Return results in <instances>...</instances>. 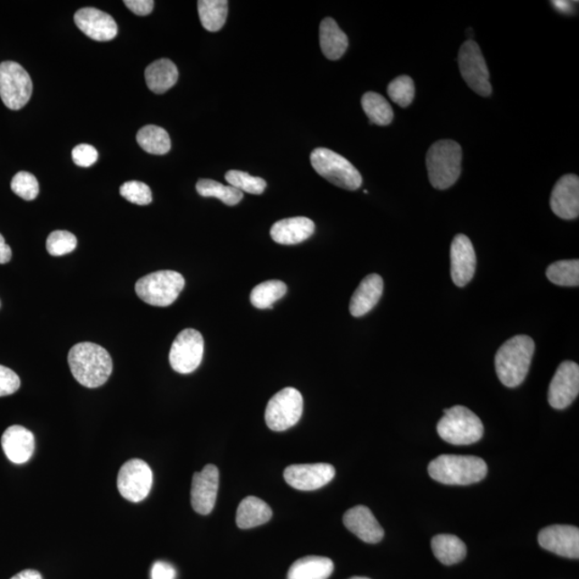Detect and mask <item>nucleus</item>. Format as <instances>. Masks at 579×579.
<instances>
[{"label": "nucleus", "instance_id": "obj_43", "mask_svg": "<svg viewBox=\"0 0 579 579\" xmlns=\"http://www.w3.org/2000/svg\"><path fill=\"white\" fill-rule=\"evenodd\" d=\"M126 7L137 15H148L152 13L155 3L153 0H126Z\"/></svg>", "mask_w": 579, "mask_h": 579}, {"label": "nucleus", "instance_id": "obj_13", "mask_svg": "<svg viewBox=\"0 0 579 579\" xmlns=\"http://www.w3.org/2000/svg\"><path fill=\"white\" fill-rule=\"evenodd\" d=\"M579 393V366L566 361L557 370L548 389V403L554 409H566Z\"/></svg>", "mask_w": 579, "mask_h": 579}, {"label": "nucleus", "instance_id": "obj_37", "mask_svg": "<svg viewBox=\"0 0 579 579\" xmlns=\"http://www.w3.org/2000/svg\"><path fill=\"white\" fill-rule=\"evenodd\" d=\"M77 239L68 231H54L47 239L48 253L53 257L68 254L76 248Z\"/></svg>", "mask_w": 579, "mask_h": 579}, {"label": "nucleus", "instance_id": "obj_47", "mask_svg": "<svg viewBox=\"0 0 579 579\" xmlns=\"http://www.w3.org/2000/svg\"><path fill=\"white\" fill-rule=\"evenodd\" d=\"M350 579H370V578H367V577H352V578H350Z\"/></svg>", "mask_w": 579, "mask_h": 579}, {"label": "nucleus", "instance_id": "obj_45", "mask_svg": "<svg viewBox=\"0 0 579 579\" xmlns=\"http://www.w3.org/2000/svg\"><path fill=\"white\" fill-rule=\"evenodd\" d=\"M10 579H42L40 573L35 570H25Z\"/></svg>", "mask_w": 579, "mask_h": 579}, {"label": "nucleus", "instance_id": "obj_8", "mask_svg": "<svg viewBox=\"0 0 579 579\" xmlns=\"http://www.w3.org/2000/svg\"><path fill=\"white\" fill-rule=\"evenodd\" d=\"M302 394L293 387H286L272 396L267 404L265 421L270 430L283 432L297 425L303 414Z\"/></svg>", "mask_w": 579, "mask_h": 579}, {"label": "nucleus", "instance_id": "obj_9", "mask_svg": "<svg viewBox=\"0 0 579 579\" xmlns=\"http://www.w3.org/2000/svg\"><path fill=\"white\" fill-rule=\"evenodd\" d=\"M32 82L29 72L14 61L0 64V98L10 110L18 111L29 103Z\"/></svg>", "mask_w": 579, "mask_h": 579}, {"label": "nucleus", "instance_id": "obj_46", "mask_svg": "<svg viewBox=\"0 0 579 579\" xmlns=\"http://www.w3.org/2000/svg\"><path fill=\"white\" fill-rule=\"evenodd\" d=\"M554 7L560 11L561 13H570L573 10V3L571 2H551Z\"/></svg>", "mask_w": 579, "mask_h": 579}, {"label": "nucleus", "instance_id": "obj_1", "mask_svg": "<svg viewBox=\"0 0 579 579\" xmlns=\"http://www.w3.org/2000/svg\"><path fill=\"white\" fill-rule=\"evenodd\" d=\"M68 363L76 380L89 388L103 386L113 371V361L108 351L93 343H81L72 347Z\"/></svg>", "mask_w": 579, "mask_h": 579}, {"label": "nucleus", "instance_id": "obj_2", "mask_svg": "<svg viewBox=\"0 0 579 579\" xmlns=\"http://www.w3.org/2000/svg\"><path fill=\"white\" fill-rule=\"evenodd\" d=\"M533 339L517 335L505 342L495 354L494 365L499 380L503 386L516 387L525 380L534 354Z\"/></svg>", "mask_w": 579, "mask_h": 579}, {"label": "nucleus", "instance_id": "obj_32", "mask_svg": "<svg viewBox=\"0 0 579 579\" xmlns=\"http://www.w3.org/2000/svg\"><path fill=\"white\" fill-rule=\"evenodd\" d=\"M288 288L281 281H267L254 287L250 294V302L258 309L272 308L278 299L285 297Z\"/></svg>", "mask_w": 579, "mask_h": 579}, {"label": "nucleus", "instance_id": "obj_11", "mask_svg": "<svg viewBox=\"0 0 579 579\" xmlns=\"http://www.w3.org/2000/svg\"><path fill=\"white\" fill-rule=\"evenodd\" d=\"M204 354V339L201 333L187 328L178 334L170 350L172 369L178 374H192L201 365Z\"/></svg>", "mask_w": 579, "mask_h": 579}, {"label": "nucleus", "instance_id": "obj_39", "mask_svg": "<svg viewBox=\"0 0 579 579\" xmlns=\"http://www.w3.org/2000/svg\"><path fill=\"white\" fill-rule=\"evenodd\" d=\"M120 192L127 201L138 205H148L153 201V194L150 188L142 182H127L122 183Z\"/></svg>", "mask_w": 579, "mask_h": 579}, {"label": "nucleus", "instance_id": "obj_3", "mask_svg": "<svg viewBox=\"0 0 579 579\" xmlns=\"http://www.w3.org/2000/svg\"><path fill=\"white\" fill-rule=\"evenodd\" d=\"M487 465L480 458L463 455H441L428 466L434 481L447 485H471L487 475Z\"/></svg>", "mask_w": 579, "mask_h": 579}, {"label": "nucleus", "instance_id": "obj_23", "mask_svg": "<svg viewBox=\"0 0 579 579\" xmlns=\"http://www.w3.org/2000/svg\"><path fill=\"white\" fill-rule=\"evenodd\" d=\"M316 230L314 221L306 217H294L277 221L271 229L272 241L281 245H297L307 241Z\"/></svg>", "mask_w": 579, "mask_h": 579}, {"label": "nucleus", "instance_id": "obj_42", "mask_svg": "<svg viewBox=\"0 0 579 579\" xmlns=\"http://www.w3.org/2000/svg\"><path fill=\"white\" fill-rule=\"evenodd\" d=\"M150 575H152V579H175L176 571L166 562L158 561L154 564Z\"/></svg>", "mask_w": 579, "mask_h": 579}, {"label": "nucleus", "instance_id": "obj_20", "mask_svg": "<svg viewBox=\"0 0 579 579\" xmlns=\"http://www.w3.org/2000/svg\"><path fill=\"white\" fill-rule=\"evenodd\" d=\"M348 530L366 543L376 544L384 537L383 528L372 512L364 505H356L343 515Z\"/></svg>", "mask_w": 579, "mask_h": 579}, {"label": "nucleus", "instance_id": "obj_6", "mask_svg": "<svg viewBox=\"0 0 579 579\" xmlns=\"http://www.w3.org/2000/svg\"><path fill=\"white\" fill-rule=\"evenodd\" d=\"M313 168L323 178L346 191H358L363 178L358 169L342 155L327 148H316L310 155Z\"/></svg>", "mask_w": 579, "mask_h": 579}, {"label": "nucleus", "instance_id": "obj_17", "mask_svg": "<svg viewBox=\"0 0 579 579\" xmlns=\"http://www.w3.org/2000/svg\"><path fill=\"white\" fill-rule=\"evenodd\" d=\"M541 548L566 558L578 559L579 530L577 527L555 525L544 528L539 533Z\"/></svg>", "mask_w": 579, "mask_h": 579}, {"label": "nucleus", "instance_id": "obj_44", "mask_svg": "<svg viewBox=\"0 0 579 579\" xmlns=\"http://www.w3.org/2000/svg\"><path fill=\"white\" fill-rule=\"evenodd\" d=\"M11 258H13V250L5 244L4 236L0 234V264L8 263Z\"/></svg>", "mask_w": 579, "mask_h": 579}, {"label": "nucleus", "instance_id": "obj_26", "mask_svg": "<svg viewBox=\"0 0 579 579\" xmlns=\"http://www.w3.org/2000/svg\"><path fill=\"white\" fill-rule=\"evenodd\" d=\"M272 511L270 505L254 495L245 498L238 505L236 525L241 529H252L270 521Z\"/></svg>", "mask_w": 579, "mask_h": 579}, {"label": "nucleus", "instance_id": "obj_4", "mask_svg": "<svg viewBox=\"0 0 579 579\" xmlns=\"http://www.w3.org/2000/svg\"><path fill=\"white\" fill-rule=\"evenodd\" d=\"M463 149L458 142L442 140L433 143L426 156L428 177L433 188L445 191L452 187L461 174Z\"/></svg>", "mask_w": 579, "mask_h": 579}, {"label": "nucleus", "instance_id": "obj_30", "mask_svg": "<svg viewBox=\"0 0 579 579\" xmlns=\"http://www.w3.org/2000/svg\"><path fill=\"white\" fill-rule=\"evenodd\" d=\"M137 141L145 152L152 155H165L171 149L169 133L155 125H147L138 130Z\"/></svg>", "mask_w": 579, "mask_h": 579}, {"label": "nucleus", "instance_id": "obj_14", "mask_svg": "<svg viewBox=\"0 0 579 579\" xmlns=\"http://www.w3.org/2000/svg\"><path fill=\"white\" fill-rule=\"evenodd\" d=\"M335 468L330 464L292 465L286 468L283 477L298 491H316L335 477Z\"/></svg>", "mask_w": 579, "mask_h": 579}, {"label": "nucleus", "instance_id": "obj_31", "mask_svg": "<svg viewBox=\"0 0 579 579\" xmlns=\"http://www.w3.org/2000/svg\"><path fill=\"white\" fill-rule=\"evenodd\" d=\"M361 107L370 120V124L387 126L394 119L391 104L387 100L374 92L366 93L361 98Z\"/></svg>", "mask_w": 579, "mask_h": 579}, {"label": "nucleus", "instance_id": "obj_35", "mask_svg": "<svg viewBox=\"0 0 579 579\" xmlns=\"http://www.w3.org/2000/svg\"><path fill=\"white\" fill-rule=\"evenodd\" d=\"M226 181L237 191L250 194H262L266 189L263 178L252 176L246 172L231 170L226 174Z\"/></svg>", "mask_w": 579, "mask_h": 579}, {"label": "nucleus", "instance_id": "obj_5", "mask_svg": "<svg viewBox=\"0 0 579 579\" xmlns=\"http://www.w3.org/2000/svg\"><path fill=\"white\" fill-rule=\"evenodd\" d=\"M437 432L445 442L453 445H470L480 441L484 433L483 423L475 412L464 405L444 410Z\"/></svg>", "mask_w": 579, "mask_h": 579}, {"label": "nucleus", "instance_id": "obj_25", "mask_svg": "<svg viewBox=\"0 0 579 579\" xmlns=\"http://www.w3.org/2000/svg\"><path fill=\"white\" fill-rule=\"evenodd\" d=\"M145 80L150 91L155 94H165L176 85L177 67L170 59L156 60L145 70Z\"/></svg>", "mask_w": 579, "mask_h": 579}, {"label": "nucleus", "instance_id": "obj_21", "mask_svg": "<svg viewBox=\"0 0 579 579\" xmlns=\"http://www.w3.org/2000/svg\"><path fill=\"white\" fill-rule=\"evenodd\" d=\"M4 453L11 463L25 464L35 452V437L27 428L13 425L7 428L2 437Z\"/></svg>", "mask_w": 579, "mask_h": 579}, {"label": "nucleus", "instance_id": "obj_18", "mask_svg": "<svg viewBox=\"0 0 579 579\" xmlns=\"http://www.w3.org/2000/svg\"><path fill=\"white\" fill-rule=\"evenodd\" d=\"M550 208L561 219H576L579 216V178L575 174L562 176L550 197Z\"/></svg>", "mask_w": 579, "mask_h": 579}, {"label": "nucleus", "instance_id": "obj_27", "mask_svg": "<svg viewBox=\"0 0 579 579\" xmlns=\"http://www.w3.org/2000/svg\"><path fill=\"white\" fill-rule=\"evenodd\" d=\"M333 572L334 564L330 558L308 556L294 562L288 572V579H327Z\"/></svg>", "mask_w": 579, "mask_h": 579}, {"label": "nucleus", "instance_id": "obj_7", "mask_svg": "<svg viewBox=\"0 0 579 579\" xmlns=\"http://www.w3.org/2000/svg\"><path fill=\"white\" fill-rule=\"evenodd\" d=\"M185 280L174 271H158L140 278L136 292L143 302L156 307H168L180 297Z\"/></svg>", "mask_w": 579, "mask_h": 579}, {"label": "nucleus", "instance_id": "obj_36", "mask_svg": "<svg viewBox=\"0 0 579 579\" xmlns=\"http://www.w3.org/2000/svg\"><path fill=\"white\" fill-rule=\"evenodd\" d=\"M387 94L399 107H409L414 99V82L408 76H400L389 83Z\"/></svg>", "mask_w": 579, "mask_h": 579}, {"label": "nucleus", "instance_id": "obj_33", "mask_svg": "<svg viewBox=\"0 0 579 579\" xmlns=\"http://www.w3.org/2000/svg\"><path fill=\"white\" fill-rule=\"evenodd\" d=\"M197 192L204 198H217L227 206L237 205L242 201L244 194L232 186H225L213 180H200L197 183Z\"/></svg>", "mask_w": 579, "mask_h": 579}, {"label": "nucleus", "instance_id": "obj_24", "mask_svg": "<svg viewBox=\"0 0 579 579\" xmlns=\"http://www.w3.org/2000/svg\"><path fill=\"white\" fill-rule=\"evenodd\" d=\"M320 46L325 57L337 60L343 57L349 46V39L337 25L335 20L326 18L320 25Z\"/></svg>", "mask_w": 579, "mask_h": 579}, {"label": "nucleus", "instance_id": "obj_12", "mask_svg": "<svg viewBox=\"0 0 579 579\" xmlns=\"http://www.w3.org/2000/svg\"><path fill=\"white\" fill-rule=\"evenodd\" d=\"M153 486V471L141 459L128 460L117 477V487L122 497L130 503H141Z\"/></svg>", "mask_w": 579, "mask_h": 579}, {"label": "nucleus", "instance_id": "obj_38", "mask_svg": "<svg viewBox=\"0 0 579 579\" xmlns=\"http://www.w3.org/2000/svg\"><path fill=\"white\" fill-rule=\"evenodd\" d=\"M11 189L25 201H32L39 194V183L37 178L29 172L22 171L15 174L11 182Z\"/></svg>", "mask_w": 579, "mask_h": 579}, {"label": "nucleus", "instance_id": "obj_10", "mask_svg": "<svg viewBox=\"0 0 579 579\" xmlns=\"http://www.w3.org/2000/svg\"><path fill=\"white\" fill-rule=\"evenodd\" d=\"M459 64L461 76L473 92L482 97L492 94L489 82V71L484 59L481 49L476 41L468 40L461 46L459 54Z\"/></svg>", "mask_w": 579, "mask_h": 579}, {"label": "nucleus", "instance_id": "obj_28", "mask_svg": "<svg viewBox=\"0 0 579 579\" xmlns=\"http://www.w3.org/2000/svg\"><path fill=\"white\" fill-rule=\"evenodd\" d=\"M432 548L436 558L445 566L459 564L467 555L465 543L450 534H439L434 537Z\"/></svg>", "mask_w": 579, "mask_h": 579}, {"label": "nucleus", "instance_id": "obj_34", "mask_svg": "<svg viewBox=\"0 0 579 579\" xmlns=\"http://www.w3.org/2000/svg\"><path fill=\"white\" fill-rule=\"evenodd\" d=\"M547 276L550 282L561 287H578L579 261L565 260L549 265Z\"/></svg>", "mask_w": 579, "mask_h": 579}, {"label": "nucleus", "instance_id": "obj_16", "mask_svg": "<svg viewBox=\"0 0 579 579\" xmlns=\"http://www.w3.org/2000/svg\"><path fill=\"white\" fill-rule=\"evenodd\" d=\"M477 255L469 237L456 236L450 246V275L459 288L466 287L475 276Z\"/></svg>", "mask_w": 579, "mask_h": 579}, {"label": "nucleus", "instance_id": "obj_40", "mask_svg": "<svg viewBox=\"0 0 579 579\" xmlns=\"http://www.w3.org/2000/svg\"><path fill=\"white\" fill-rule=\"evenodd\" d=\"M72 159L76 165L89 168L97 163L98 152L92 145L80 144L72 150Z\"/></svg>", "mask_w": 579, "mask_h": 579}, {"label": "nucleus", "instance_id": "obj_22", "mask_svg": "<svg viewBox=\"0 0 579 579\" xmlns=\"http://www.w3.org/2000/svg\"><path fill=\"white\" fill-rule=\"evenodd\" d=\"M383 289L384 283L380 275L371 274L365 277L351 298V315L360 318L369 314L382 298Z\"/></svg>", "mask_w": 579, "mask_h": 579}, {"label": "nucleus", "instance_id": "obj_19", "mask_svg": "<svg viewBox=\"0 0 579 579\" xmlns=\"http://www.w3.org/2000/svg\"><path fill=\"white\" fill-rule=\"evenodd\" d=\"M75 22L82 32L96 41L113 40L119 32V27L112 16L96 8H83L77 11Z\"/></svg>", "mask_w": 579, "mask_h": 579}, {"label": "nucleus", "instance_id": "obj_41", "mask_svg": "<svg viewBox=\"0 0 579 579\" xmlns=\"http://www.w3.org/2000/svg\"><path fill=\"white\" fill-rule=\"evenodd\" d=\"M21 387V380L13 370L0 365V397L14 394Z\"/></svg>", "mask_w": 579, "mask_h": 579}, {"label": "nucleus", "instance_id": "obj_29", "mask_svg": "<svg viewBox=\"0 0 579 579\" xmlns=\"http://www.w3.org/2000/svg\"><path fill=\"white\" fill-rule=\"evenodd\" d=\"M198 10L204 29L215 32L226 24L229 3L227 0H200Z\"/></svg>", "mask_w": 579, "mask_h": 579}, {"label": "nucleus", "instance_id": "obj_15", "mask_svg": "<svg viewBox=\"0 0 579 579\" xmlns=\"http://www.w3.org/2000/svg\"><path fill=\"white\" fill-rule=\"evenodd\" d=\"M219 488V470L208 465L194 473L192 485V505L198 514L209 515L214 510Z\"/></svg>", "mask_w": 579, "mask_h": 579}]
</instances>
